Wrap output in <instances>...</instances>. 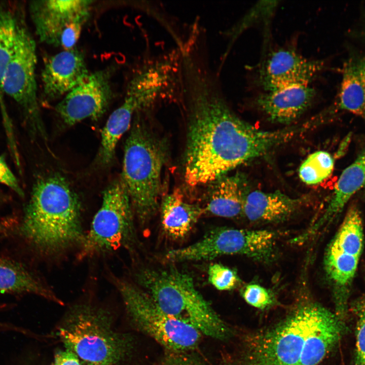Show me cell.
Returning a JSON list of instances; mask_svg holds the SVG:
<instances>
[{"label": "cell", "instance_id": "8", "mask_svg": "<svg viewBox=\"0 0 365 365\" xmlns=\"http://www.w3.org/2000/svg\"><path fill=\"white\" fill-rule=\"evenodd\" d=\"M321 305H300L284 320L251 341L247 365H298L306 337Z\"/></svg>", "mask_w": 365, "mask_h": 365}, {"label": "cell", "instance_id": "15", "mask_svg": "<svg viewBox=\"0 0 365 365\" xmlns=\"http://www.w3.org/2000/svg\"><path fill=\"white\" fill-rule=\"evenodd\" d=\"M89 74L84 55L76 48L48 57L41 73L45 97L54 100L65 96Z\"/></svg>", "mask_w": 365, "mask_h": 365}, {"label": "cell", "instance_id": "22", "mask_svg": "<svg viewBox=\"0 0 365 365\" xmlns=\"http://www.w3.org/2000/svg\"><path fill=\"white\" fill-rule=\"evenodd\" d=\"M203 207L185 200L179 189L165 196L161 205V221L165 234L173 240L185 237L200 217Z\"/></svg>", "mask_w": 365, "mask_h": 365}, {"label": "cell", "instance_id": "24", "mask_svg": "<svg viewBox=\"0 0 365 365\" xmlns=\"http://www.w3.org/2000/svg\"><path fill=\"white\" fill-rule=\"evenodd\" d=\"M31 293L62 304L48 286L21 264L0 258V293Z\"/></svg>", "mask_w": 365, "mask_h": 365}, {"label": "cell", "instance_id": "1", "mask_svg": "<svg viewBox=\"0 0 365 365\" xmlns=\"http://www.w3.org/2000/svg\"><path fill=\"white\" fill-rule=\"evenodd\" d=\"M181 65L189 120L184 173L189 185L212 182L303 132L300 125L274 131L257 128L231 110L215 78L196 57L187 55Z\"/></svg>", "mask_w": 365, "mask_h": 365}, {"label": "cell", "instance_id": "16", "mask_svg": "<svg viewBox=\"0 0 365 365\" xmlns=\"http://www.w3.org/2000/svg\"><path fill=\"white\" fill-rule=\"evenodd\" d=\"M316 94L309 85L295 86L261 93L255 103L271 122L288 125L308 109Z\"/></svg>", "mask_w": 365, "mask_h": 365}, {"label": "cell", "instance_id": "11", "mask_svg": "<svg viewBox=\"0 0 365 365\" xmlns=\"http://www.w3.org/2000/svg\"><path fill=\"white\" fill-rule=\"evenodd\" d=\"M36 63L35 41L25 26L18 24L13 53L4 79L3 91L5 95L20 106L34 126L42 132L37 98Z\"/></svg>", "mask_w": 365, "mask_h": 365}, {"label": "cell", "instance_id": "6", "mask_svg": "<svg viewBox=\"0 0 365 365\" xmlns=\"http://www.w3.org/2000/svg\"><path fill=\"white\" fill-rule=\"evenodd\" d=\"M126 311L135 325L165 348L182 352L194 349L202 334L193 326L163 312L137 284L111 276Z\"/></svg>", "mask_w": 365, "mask_h": 365}, {"label": "cell", "instance_id": "10", "mask_svg": "<svg viewBox=\"0 0 365 365\" xmlns=\"http://www.w3.org/2000/svg\"><path fill=\"white\" fill-rule=\"evenodd\" d=\"M93 3L89 0L31 1L30 15L40 41L65 50L74 48L90 17Z\"/></svg>", "mask_w": 365, "mask_h": 365}, {"label": "cell", "instance_id": "33", "mask_svg": "<svg viewBox=\"0 0 365 365\" xmlns=\"http://www.w3.org/2000/svg\"><path fill=\"white\" fill-rule=\"evenodd\" d=\"M166 365H197L194 362L187 360L172 361Z\"/></svg>", "mask_w": 365, "mask_h": 365}, {"label": "cell", "instance_id": "30", "mask_svg": "<svg viewBox=\"0 0 365 365\" xmlns=\"http://www.w3.org/2000/svg\"><path fill=\"white\" fill-rule=\"evenodd\" d=\"M0 183H2L11 189L20 196L24 194L18 181L8 167L5 158L0 156Z\"/></svg>", "mask_w": 365, "mask_h": 365}, {"label": "cell", "instance_id": "21", "mask_svg": "<svg viewBox=\"0 0 365 365\" xmlns=\"http://www.w3.org/2000/svg\"><path fill=\"white\" fill-rule=\"evenodd\" d=\"M365 187V151L341 174L333 190L332 197L324 213L304 236L316 233L325 223H329L343 210L350 198L357 192Z\"/></svg>", "mask_w": 365, "mask_h": 365}, {"label": "cell", "instance_id": "7", "mask_svg": "<svg viewBox=\"0 0 365 365\" xmlns=\"http://www.w3.org/2000/svg\"><path fill=\"white\" fill-rule=\"evenodd\" d=\"M277 236L268 230L216 228L197 242L173 249L175 262L208 261L222 256L241 255L269 263L276 257Z\"/></svg>", "mask_w": 365, "mask_h": 365}, {"label": "cell", "instance_id": "20", "mask_svg": "<svg viewBox=\"0 0 365 365\" xmlns=\"http://www.w3.org/2000/svg\"><path fill=\"white\" fill-rule=\"evenodd\" d=\"M341 82L333 107L365 120V56L353 55L345 61Z\"/></svg>", "mask_w": 365, "mask_h": 365}, {"label": "cell", "instance_id": "17", "mask_svg": "<svg viewBox=\"0 0 365 365\" xmlns=\"http://www.w3.org/2000/svg\"><path fill=\"white\" fill-rule=\"evenodd\" d=\"M344 320L321 305L304 343L298 365H317L346 332Z\"/></svg>", "mask_w": 365, "mask_h": 365}, {"label": "cell", "instance_id": "27", "mask_svg": "<svg viewBox=\"0 0 365 365\" xmlns=\"http://www.w3.org/2000/svg\"><path fill=\"white\" fill-rule=\"evenodd\" d=\"M355 318V343L353 365H365V294L352 308Z\"/></svg>", "mask_w": 365, "mask_h": 365}, {"label": "cell", "instance_id": "5", "mask_svg": "<svg viewBox=\"0 0 365 365\" xmlns=\"http://www.w3.org/2000/svg\"><path fill=\"white\" fill-rule=\"evenodd\" d=\"M58 334L66 348L89 365H116L130 344L115 332L104 310L91 304L74 307Z\"/></svg>", "mask_w": 365, "mask_h": 365}, {"label": "cell", "instance_id": "2", "mask_svg": "<svg viewBox=\"0 0 365 365\" xmlns=\"http://www.w3.org/2000/svg\"><path fill=\"white\" fill-rule=\"evenodd\" d=\"M36 249L57 256L82 245L85 237L80 200L66 179L52 175L34 186L20 228Z\"/></svg>", "mask_w": 365, "mask_h": 365}, {"label": "cell", "instance_id": "29", "mask_svg": "<svg viewBox=\"0 0 365 365\" xmlns=\"http://www.w3.org/2000/svg\"><path fill=\"white\" fill-rule=\"evenodd\" d=\"M241 295L247 304L260 309L269 308L275 303V299L271 292L256 283L245 286L241 291Z\"/></svg>", "mask_w": 365, "mask_h": 365}, {"label": "cell", "instance_id": "3", "mask_svg": "<svg viewBox=\"0 0 365 365\" xmlns=\"http://www.w3.org/2000/svg\"><path fill=\"white\" fill-rule=\"evenodd\" d=\"M137 285L165 313L219 340L232 331L196 288L189 274L175 268H143L135 274Z\"/></svg>", "mask_w": 365, "mask_h": 365}, {"label": "cell", "instance_id": "13", "mask_svg": "<svg viewBox=\"0 0 365 365\" xmlns=\"http://www.w3.org/2000/svg\"><path fill=\"white\" fill-rule=\"evenodd\" d=\"M113 70L108 67L89 73L65 95L55 108L64 123L72 126L83 120H97L102 116L113 98Z\"/></svg>", "mask_w": 365, "mask_h": 365}, {"label": "cell", "instance_id": "19", "mask_svg": "<svg viewBox=\"0 0 365 365\" xmlns=\"http://www.w3.org/2000/svg\"><path fill=\"white\" fill-rule=\"evenodd\" d=\"M212 183L204 207L205 213L214 216L235 218L243 214L247 182L243 174L223 175Z\"/></svg>", "mask_w": 365, "mask_h": 365}, {"label": "cell", "instance_id": "23", "mask_svg": "<svg viewBox=\"0 0 365 365\" xmlns=\"http://www.w3.org/2000/svg\"><path fill=\"white\" fill-rule=\"evenodd\" d=\"M141 110L135 98L126 94L122 104L111 114L101 132L100 146L97 154V161L100 164L106 165L113 161L117 143L129 129L133 114Z\"/></svg>", "mask_w": 365, "mask_h": 365}, {"label": "cell", "instance_id": "26", "mask_svg": "<svg viewBox=\"0 0 365 365\" xmlns=\"http://www.w3.org/2000/svg\"><path fill=\"white\" fill-rule=\"evenodd\" d=\"M334 160L332 155L324 151L315 152L301 164L299 175L301 180L308 185L320 183L332 174Z\"/></svg>", "mask_w": 365, "mask_h": 365}, {"label": "cell", "instance_id": "4", "mask_svg": "<svg viewBox=\"0 0 365 365\" xmlns=\"http://www.w3.org/2000/svg\"><path fill=\"white\" fill-rule=\"evenodd\" d=\"M166 146L139 122L133 125L126 141L121 180L141 222L149 219L159 205Z\"/></svg>", "mask_w": 365, "mask_h": 365}, {"label": "cell", "instance_id": "25", "mask_svg": "<svg viewBox=\"0 0 365 365\" xmlns=\"http://www.w3.org/2000/svg\"><path fill=\"white\" fill-rule=\"evenodd\" d=\"M18 24L9 11L0 9V105L5 125L10 123L7 117L3 91V82L12 58L16 41Z\"/></svg>", "mask_w": 365, "mask_h": 365}, {"label": "cell", "instance_id": "14", "mask_svg": "<svg viewBox=\"0 0 365 365\" xmlns=\"http://www.w3.org/2000/svg\"><path fill=\"white\" fill-rule=\"evenodd\" d=\"M324 66V61L308 59L295 50L280 49L270 53L261 65L257 82L264 92L309 85Z\"/></svg>", "mask_w": 365, "mask_h": 365}, {"label": "cell", "instance_id": "28", "mask_svg": "<svg viewBox=\"0 0 365 365\" xmlns=\"http://www.w3.org/2000/svg\"><path fill=\"white\" fill-rule=\"evenodd\" d=\"M207 273L209 283L220 290L234 289L241 281L235 270L219 263L211 264Z\"/></svg>", "mask_w": 365, "mask_h": 365}, {"label": "cell", "instance_id": "31", "mask_svg": "<svg viewBox=\"0 0 365 365\" xmlns=\"http://www.w3.org/2000/svg\"><path fill=\"white\" fill-rule=\"evenodd\" d=\"M54 365H83L78 356L71 351L66 349L56 353Z\"/></svg>", "mask_w": 365, "mask_h": 365}, {"label": "cell", "instance_id": "12", "mask_svg": "<svg viewBox=\"0 0 365 365\" xmlns=\"http://www.w3.org/2000/svg\"><path fill=\"white\" fill-rule=\"evenodd\" d=\"M363 230L352 223L341 225L328 245L324 268L335 289L336 308H347L349 288L356 273L363 247Z\"/></svg>", "mask_w": 365, "mask_h": 365}, {"label": "cell", "instance_id": "18", "mask_svg": "<svg viewBox=\"0 0 365 365\" xmlns=\"http://www.w3.org/2000/svg\"><path fill=\"white\" fill-rule=\"evenodd\" d=\"M307 199L292 198L278 190L268 193L254 191L246 196L243 214L252 222H280L296 213Z\"/></svg>", "mask_w": 365, "mask_h": 365}, {"label": "cell", "instance_id": "32", "mask_svg": "<svg viewBox=\"0 0 365 365\" xmlns=\"http://www.w3.org/2000/svg\"><path fill=\"white\" fill-rule=\"evenodd\" d=\"M13 222L12 220L9 219L0 223V233L3 232L12 227Z\"/></svg>", "mask_w": 365, "mask_h": 365}, {"label": "cell", "instance_id": "34", "mask_svg": "<svg viewBox=\"0 0 365 365\" xmlns=\"http://www.w3.org/2000/svg\"><path fill=\"white\" fill-rule=\"evenodd\" d=\"M6 326V325H4L3 324H1V323H0V328H1V327H3V328H5V327Z\"/></svg>", "mask_w": 365, "mask_h": 365}, {"label": "cell", "instance_id": "9", "mask_svg": "<svg viewBox=\"0 0 365 365\" xmlns=\"http://www.w3.org/2000/svg\"><path fill=\"white\" fill-rule=\"evenodd\" d=\"M132 209L122 180L112 182L103 192L100 207L80 247L79 259L128 245L134 235Z\"/></svg>", "mask_w": 365, "mask_h": 365}]
</instances>
